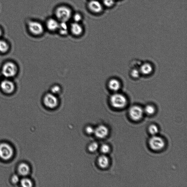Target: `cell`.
Masks as SVG:
<instances>
[{"mask_svg":"<svg viewBox=\"0 0 187 187\" xmlns=\"http://www.w3.org/2000/svg\"><path fill=\"white\" fill-rule=\"evenodd\" d=\"M94 134L98 138H105L108 134V129L105 125L99 126L96 129H94Z\"/></svg>","mask_w":187,"mask_h":187,"instance_id":"13","label":"cell"},{"mask_svg":"<svg viewBox=\"0 0 187 187\" xmlns=\"http://www.w3.org/2000/svg\"><path fill=\"white\" fill-rule=\"evenodd\" d=\"M100 151L104 154H107L110 151V147L108 145L106 144L102 145L100 148Z\"/></svg>","mask_w":187,"mask_h":187,"instance_id":"27","label":"cell"},{"mask_svg":"<svg viewBox=\"0 0 187 187\" xmlns=\"http://www.w3.org/2000/svg\"><path fill=\"white\" fill-rule=\"evenodd\" d=\"M87 7L90 11L96 14L101 13L104 8L102 2L98 0H90L88 3Z\"/></svg>","mask_w":187,"mask_h":187,"instance_id":"8","label":"cell"},{"mask_svg":"<svg viewBox=\"0 0 187 187\" xmlns=\"http://www.w3.org/2000/svg\"><path fill=\"white\" fill-rule=\"evenodd\" d=\"M9 48V45L6 41L0 39V53H6L8 51Z\"/></svg>","mask_w":187,"mask_h":187,"instance_id":"19","label":"cell"},{"mask_svg":"<svg viewBox=\"0 0 187 187\" xmlns=\"http://www.w3.org/2000/svg\"><path fill=\"white\" fill-rule=\"evenodd\" d=\"M121 84L119 80L115 78L111 79L108 83V87L111 91L117 92L121 88Z\"/></svg>","mask_w":187,"mask_h":187,"instance_id":"14","label":"cell"},{"mask_svg":"<svg viewBox=\"0 0 187 187\" xmlns=\"http://www.w3.org/2000/svg\"><path fill=\"white\" fill-rule=\"evenodd\" d=\"M115 2H116V0H103L102 3L104 7L110 8L114 6Z\"/></svg>","mask_w":187,"mask_h":187,"instance_id":"25","label":"cell"},{"mask_svg":"<svg viewBox=\"0 0 187 187\" xmlns=\"http://www.w3.org/2000/svg\"><path fill=\"white\" fill-rule=\"evenodd\" d=\"M57 31L62 36H66L70 32L69 25L67 22H60L59 28Z\"/></svg>","mask_w":187,"mask_h":187,"instance_id":"16","label":"cell"},{"mask_svg":"<svg viewBox=\"0 0 187 187\" xmlns=\"http://www.w3.org/2000/svg\"><path fill=\"white\" fill-rule=\"evenodd\" d=\"M14 151L10 144L6 143L0 144V158L3 161H7L13 157Z\"/></svg>","mask_w":187,"mask_h":187,"instance_id":"4","label":"cell"},{"mask_svg":"<svg viewBox=\"0 0 187 187\" xmlns=\"http://www.w3.org/2000/svg\"><path fill=\"white\" fill-rule=\"evenodd\" d=\"M28 29L32 35L39 36L44 33L45 27L42 23L37 21H31L29 23Z\"/></svg>","mask_w":187,"mask_h":187,"instance_id":"6","label":"cell"},{"mask_svg":"<svg viewBox=\"0 0 187 187\" xmlns=\"http://www.w3.org/2000/svg\"><path fill=\"white\" fill-rule=\"evenodd\" d=\"M140 72L137 69H134L131 72V75L133 78H137L139 77Z\"/></svg>","mask_w":187,"mask_h":187,"instance_id":"28","label":"cell"},{"mask_svg":"<svg viewBox=\"0 0 187 187\" xmlns=\"http://www.w3.org/2000/svg\"><path fill=\"white\" fill-rule=\"evenodd\" d=\"M12 182L14 184L19 183V176L17 175H14L12 176Z\"/></svg>","mask_w":187,"mask_h":187,"instance_id":"30","label":"cell"},{"mask_svg":"<svg viewBox=\"0 0 187 187\" xmlns=\"http://www.w3.org/2000/svg\"><path fill=\"white\" fill-rule=\"evenodd\" d=\"M148 131L151 134L154 136L158 134L159 129L157 126L154 124H152L149 126Z\"/></svg>","mask_w":187,"mask_h":187,"instance_id":"24","label":"cell"},{"mask_svg":"<svg viewBox=\"0 0 187 187\" xmlns=\"http://www.w3.org/2000/svg\"><path fill=\"white\" fill-rule=\"evenodd\" d=\"M62 91V88L58 84H54L52 86L51 88L50 92L53 93L56 96L60 94Z\"/></svg>","mask_w":187,"mask_h":187,"instance_id":"20","label":"cell"},{"mask_svg":"<svg viewBox=\"0 0 187 187\" xmlns=\"http://www.w3.org/2000/svg\"><path fill=\"white\" fill-rule=\"evenodd\" d=\"M98 148V143L96 142H93L89 145L88 149L90 152H94L97 150Z\"/></svg>","mask_w":187,"mask_h":187,"instance_id":"26","label":"cell"},{"mask_svg":"<svg viewBox=\"0 0 187 187\" xmlns=\"http://www.w3.org/2000/svg\"><path fill=\"white\" fill-rule=\"evenodd\" d=\"M86 132L89 134H91L94 133V129L91 126H88L86 128Z\"/></svg>","mask_w":187,"mask_h":187,"instance_id":"29","label":"cell"},{"mask_svg":"<svg viewBox=\"0 0 187 187\" xmlns=\"http://www.w3.org/2000/svg\"><path fill=\"white\" fill-rule=\"evenodd\" d=\"M149 144L152 150L159 151L163 149L165 146L164 140L159 136H153L150 138Z\"/></svg>","mask_w":187,"mask_h":187,"instance_id":"7","label":"cell"},{"mask_svg":"<svg viewBox=\"0 0 187 187\" xmlns=\"http://www.w3.org/2000/svg\"><path fill=\"white\" fill-rule=\"evenodd\" d=\"M0 88L3 93L10 94L15 91V84L11 80H5L1 82Z\"/></svg>","mask_w":187,"mask_h":187,"instance_id":"10","label":"cell"},{"mask_svg":"<svg viewBox=\"0 0 187 187\" xmlns=\"http://www.w3.org/2000/svg\"><path fill=\"white\" fill-rule=\"evenodd\" d=\"M59 22L56 18H51L47 20L46 22V27L50 32L57 31L59 25Z\"/></svg>","mask_w":187,"mask_h":187,"instance_id":"12","label":"cell"},{"mask_svg":"<svg viewBox=\"0 0 187 187\" xmlns=\"http://www.w3.org/2000/svg\"><path fill=\"white\" fill-rule=\"evenodd\" d=\"M18 171L20 175L23 176H26L29 174L30 172V167L25 163H21L18 166Z\"/></svg>","mask_w":187,"mask_h":187,"instance_id":"15","label":"cell"},{"mask_svg":"<svg viewBox=\"0 0 187 187\" xmlns=\"http://www.w3.org/2000/svg\"><path fill=\"white\" fill-rule=\"evenodd\" d=\"M72 18L73 19L74 22L77 23H80L83 20V16L82 14L79 12L73 14L71 19Z\"/></svg>","mask_w":187,"mask_h":187,"instance_id":"23","label":"cell"},{"mask_svg":"<svg viewBox=\"0 0 187 187\" xmlns=\"http://www.w3.org/2000/svg\"><path fill=\"white\" fill-rule=\"evenodd\" d=\"M110 102L111 106L115 108L122 109L127 105V100L124 95L116 93L110 96Z\"/></svg>","mask_w":187,"mask_h":187,"instance_id":"2","label":"cell"},{"mask_svg":"<svg viewBox=\"0 0 187 187\" xmlns=\"http://www.w3.org/2000/svg\"><path fill=\"white\" fill-rule=\"evenodd\" d=\"M1 73H0V79H1Z\"/></svg>","mask_w":187,"mask_h":187,"instance_id":"32","label":"cell"},{"mask_svg":"<svg viewBox=\"0 0 187 187\" xmlns=\"http://www.w3.org/2000/svg\"><path fill=\"white\" fill-rule=\"evenodd\" d=\"M18 71L17 66L15 63L8 62L3 65L2 68L1 73L6 78H12L16 76Z\"/></svg>","mask_w":187,"mask_h":187,"instance_id":"3","label":"cell"},{"mask_svg":"<svg viewBox=\"0 0 187 187\" xmlns=\"http://www.w3.org/2000/svg\"><path fill=\"white\" fill-rule=\"evenodd\" d=\"M145 113L148 115L154 114L155 111V109L154 106L151 105H147L145 107L144 111Z\"/></svg>","mask_w":187,"mask_h":187,"instance_id":"22","label":"cell"},{"mask_svg":"<svg viewBox=\"0 0 187 187\" xmlns=\"http://www.w3.org/2000/svg\"><path fill=\"white\" fill-rule=\"evenodd\" d=\"M144 110L138 106H132L129 110V115L131 119L134 121H138L143 117Z\"/></svg>","mask_w":187,"mask_h":187,"instance_id":"9","label":"cell"},{"mask_svg":"<svg viewBox=\"0 0 187 187\" xmlns=\"http://www.w3.org/2000/svg\"><path fill=\"white\" fill-rule=\"evenodd\" d=\"M109 158L105 155H102L98 158V164L99 166L102 168H107L109 166Z\"/></svg>","mask_w":187,"mask_h":187,"instance_id":"18","label":"cell"},{"mask_svg":"<svg viewBox=\"0 0 187 187\" xmlns=\"http://www.w3.org/2000/svg\"><path fill=\"white\" fill-rule=\"evenodd\" d=\"M2 31L1 29H0V37H1L2 35Z\"/></svg>","mask_w":187,"mask_h":187,"instance_id":"31","label":"cell"},{"mask_svg":"<svg viewBox=\"0 0 187 187\" xmlns=\"http://www.w3.org/2000/svg\"><path fill=\"white\" fill-rule=\"evenodd\" d=\"M153 67L151 65L148 63L143 64L140 68V72L142 74L149 75L152 73Z\"/></svg>","mask_w":187,"mask_h":187,"instance_id":"17","label":"cell"},{"mask_svg":"<svg viewBox=\"0 0 187 187\" xmlns=\"http://www.w3.org/2000/svg\"><path fill=\"white\" fill-rule=\"evenodd\" d=\"M21 186L25 187H30L33 186L32 181L28 178H23L20 181Z\"/></svg>","mask_w":187,"mask_h":187,"instance_id":"21","label":"cell"},{"mask_svg":"<svg viewBox=\"0 0 187 187\" xmlns=\"http://www.w3.org/2000/svg\"><path fill=\"white\" fill-rule=\"evenodd\" d=\"M43 102L46 107L49 109H54L58 106L59 100L57 96L51 92H49L44 95Z\"/></svg>","mask_w":187,"mask_h":187,"instance_id":"5","label":"cell"},{"mask_svg":"<svg viewBox=\"0 0 187 187\" xmlns=\"http://www.w3.org/2000/svg\"><path fill=\"white\" fill-rule=\"evenodd\" d=\"M70 32L75 36L78 37L81 36L83 33V27L80 23L74 22L69 25Z\"/></svg>","mask_w":187,"mask_h":187,"instance_id":"11","label":"cell"},{"mask_svg":"<svg viewBox=\"0 0 187 187\" xmlns=\"http://www.w3.org/2000/svg\"><path fill=\"white\" fill-rule=\"evenodd\" d=\"M73 14L71 9L66 5L57 7L55 11V18L60 22H67L71 19Z\"/></svg>","mask_w":187,"mask_h":187,"instance_id":"1","label":"cell"}]
</instances>
